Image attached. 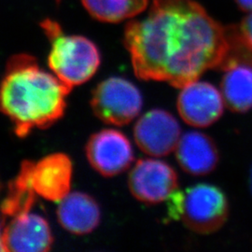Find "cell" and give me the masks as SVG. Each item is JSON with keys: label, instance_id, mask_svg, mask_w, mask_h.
Segmentation results:
<instances>
[{"label": "cell", "instance_id": "cell-1", "mask_svg": "<svg viewBox=\"0 0 252 252\" xmlns=\"http://www.w3.org/2000/svg\"><path fill=\"white\" fill-rule=\"evenodd\" d=\"M124 43L138 79L176 88L220 68L230 50L226 27L193 0H153L144 18L126 25Z\"/></svg>", "mask_w": 252, "mask_h": 252}, {"label": "cell", "instance_id": "cell-2", "mask_svg": "<svg viewBox=\"0 0 252 252\" xmlns=\"http://www.w3.org/2000/svg\"><path fill=\"white\" fill-rule=\"evenodd\" d=\"M70 92L34 57L17 54L9 58L0 82V112L11 121L16 135L26 137L62 118Z\"/></svg>", "mask_w": 252, "mask_h": 252}, {"label": "cell", "instance_id": "cell-3", "mask_svg": "<svg viewBox=\"0 0 252 252\" xmlns=\"http://www.w3.org/2000/svg\"><path fill=\"white\" fill-rule=\"evenodd\" d=\"M40 26L51 41L48 63L54 75L71 90L89 81L101 63L95 44L85 36L63 34L52 20H44Z\"/></svg>", "mask_w": 252, "mask_h": 252}, {"label": "cell", "instance_id": "cell-4", "mask_svg": "<svg viewBox=\"0 0 252 252\" xmlns=\"http://www.w3.org/2000/svg\"><path fill=\"white\" fill-rule=\"evenodd\" d=\"M168 200V216L180 220L189 230L213 234L225 224L229 202L223 190L211 184H197L185 190L177 189Z\"/></svg>", "mask_w": 252, "mask_h": 252}, {"label": "cell", "instance_id": "cell-5", "mask_svg": "<svg viewBox=\"0 0 252 252\" xmlns=\"http://www.w3.org/2000/svg\"><path fill=\"white\" fill-rule=\"evenodd\" d=\"M91 106L94 115L102 122L125 126L139 115L143 99L140 91L131 81L112 77L95 87Z\"/></svg>", "mask_w": 252, "mask_h": 252}, {"label": "cell", "instance_id": "cell-6", "mask_svg": "<svg viewBox=\"0 0 252 252\" xmlns=\"http://www.w3.org/2000/svg\"><path fill=\"white\" fill-rule=\"evenodd\" d=\"M128 186L136 200L145 204H159L179 188L177 172L168 163L156 159H141L129 174Z\"/></svg>", "mask_w": 252, "mask_h": 252}, {"label": "cell", "instance_id": "cell-7", "mask_svg": "<svg viewBox=\"0 0 252 252\" xmlns=\"http://www.w3.org/2000/svg\"><path fill=\"white\" fill-rule=\"evenodd\" d=\"M86 156L92 167L104 177L117 176L134 162L131 142L115 129H104L92 135L86 145Z\"/></svg>", "mask_w": 252, "mask_h": 252}, {"label": "cell", "instance_id": "cell-8", "mask_svg": "<svg viewBox=\"0 0 252 252\" xmlns=\"http://www.w3.org/2000/svg\"><path fill=\"white\" fill-rule=\"evenodd\" d=\"M181 136L177 119L170 112L156 108L148 111L134 127L136 145L153 157L167 156L176 150Z\"/></svg>", "mask_w": 252, "mask_h": 252}, {"label": "cell", "instance_id": "cell-9", "mask_svg": "<svg viewBox=\"0 0 252 252\" xmlns=\"http://www.w3.org/2000/svg\"><path fill=\"white\" fill-rule=\"evenodd\" d=\"M221 93L207 81L189 82L180 91L177 107L181 119L189 126L206 128L221 117L224 110Z\"/></svg>", "mask_w": 252, "mask_h": 252}, {"label": "cell", "instance_id": "cell-10", "mask_svg": "<svg viewBox=\"0 0 252 252\" xmlns=\"http://www.w3.org/2000/svg\"><path fill=\"white\" fill-rule=\"evenodd\" d=\"M53 243L54 238L48 221L31 211L10 218L4 225V252H48Z\"/></svg>", "mask_w": 252, "mask_h": 252}, {"label": "cell", "instance_id": "cell-11", "mask_svg": "<svg viewBox=\"0 0 252 252\" xmlns=\"http://www.w3.org/2000/svg\"><path fill=\"white\" fill-rule=\"evenodd\" d=\"M72 162L63 153L48 155L32 162L31 182L37 195L52 202H60L70 191Z\"/></svg>", "mask_w": 252, "mask_h": 252}, {"label": "cell", "instance_id": "cell-12", "mask_svg": "<svg viewBox=\"0 0 252 252\" xmlns=\"http://www.w3.org/2000/svg\"><path fill=\"white\" fill-rule=\"evenodd\" d=\"M175 151L180 167L193 176H205L214 171L220 160L214 140L197 131L181 135Z\"/></svg>", "mask_w": 252, "mask_h": 252}, {"label": "cell", "instance_id": "cell-13", "mask_svg": "<svg viewBox=\"0 0 252 252\" xmlns=\"http://www.w3.org/2000/svg\"><path fill=\"white\" fill-rule=\"evenodd\" d=\"M224 74L220 83V93L227 108L237 113L252 108V64L226 59L221 67Z\"/></svg>", "mask_w": 252, "mask_h": 252}, {"label": "cell", "instance_id": "cell-14", "mask_svg": "<svg viewBox=\"0 0 252 252\" xmlns=\"http://www.w3.org/2000/svg\"><path fill=\"white\" fill-rule=\"evenodd\" d=\"M59 203L57 208L59 223L69 233L89 234L99 224V206L90 195L74 191L68 193Z\"/></svg>", "mask_w": 252, "mask_h": 252}, {"label": "cell", "instance_id": "cell-15", "mask_svg": "<svg viewBox=\"0 0 252 252\" xmlns=\"http://www.w3.org/2000/svg\"><path fill=\"white\" fill-rule=\"evenodd\" d=\"M31 161L22 163L17 177L9 184L6 197L0 205L4 222L12 217L31 211L36 202V194L31 182Z\"/></svg>", "mask_w": 252, "mask_h": 252}, {"label": "cell", "instance_id": "cell-16", "mask_svg": "<svg viewBox=\"0 0 252 252\" xmlns=\"http://www.w3.org/2000/svg\"><path fill=\"white\" fill-rule=\"evenodd\" d=\"M91 16L105 23L133 18L148 6L149 0H81Z\"/></svg>", "mask_w": 252, "mask_h": 252}, {"label": "cell", "instance_id": "cell-17", "mask_svg": "<svg viewBox=\"0 0 252 252\" xmlns=\"http://www.w3.org/2000/svg\"><path fill=\"white\" fill-rule=\"evenodd\" d=\"M230 42L227 58L252 64V12L238 27H226Z\"/></svg>", "mask_w": 252, "mask_h": 252}, {"label": "cell", "instance_id": "cell-18", "mask_svg": "<svg viewBox=\"0 0 252 252\" xmlns=\"http://www.w3.org/2000/svg\"><path fill=\"white\" fill-rule=\"evenodd\" d=\"M235 2L244 11L252 12V0H235Z\"/></svg>", "mask_w": 252, "mask_h": 252}, {"label": "cell", "instance_id": "cell-19", "mask_svg": "<svg viewBox=\"0 0 252 252\" xmlns=\"http://www.w3.org/2000/svg\"><path fill=\"white\" fill-rule=\"evenodd\" d=\"M4 225H5L4 219H3V216H2L1 211H0V252H4L3 251V245H2V233H3Z\"/></svg>", "mask_w": 252, "mask_h": 252}, {"label": "cell", "instance_id": "cell-20", "mask_svg": "<svg viewBox=\"0 0 252 252\" xmlns=\"http://www.w3.org/2000/svg\"><path fill=\"white\" fill-rule=\"evenodd\" d=\"M250 187H251V190L252 193V167L251 169V174H250Z\"/></svg>", "mask_w": 252, "mask_h": 252}, {"label": "cell", "instance_id": "cell-21", "mask_svg": "<svg viewBox=\"0 0 252 252\" xmlns=\"http://www.w3.org/2000/svg\"><path fill=\"white\" fill-rule=\"evenodd\" d=\"M56 1H57V3H58V4H59V2H60V1H61V0H56Z\"/></svg>", "mask_w": 252, "mask_h": 252}]
</instances>
